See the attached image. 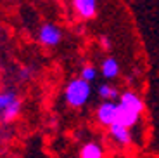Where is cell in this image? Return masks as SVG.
<instances>
[{"mask_svg": "<svg viewBox=\"0 0 159 158\" xmlns=\"http://www.w3.org/2000/svg\"><path fill=\"white\" fill-rule=\"evenodd\" d=\"M139 116L140 115H137L135 111L126 110L125 106H121V104L118 103V116H116V123H119V125L130 129V127H133L137 122H139Z\"/></svg>", "mask_w": 159, "mask_h": 158, "instance_id": "8992f818", "label": "cell"}, {"mask_svg": "<svg viewBox=\"0 0 159 158\" xmlns=\"http://www.w3.org/2000/svg\"><path fill=\"white\" fill-rule=\"evenodd\" d=\"M116 116H118V103H111V101H104L99 108H97V120L100 125L111 127L116 123Z\"/></svg>", "mask_w": 159, "mask_h": 158, "instance_id": "3957f363", "label": "cell"}, {"mask_svg": "<svg viewBox=\"0 0 159 158\" xmlns=\"http://www.w3.org/2000/svg\"><path fill=\"white\" fill-rule=\"evenodd\" d=\"M38 40H40V44L47 45V47H56V45L61 44V40H62V32H61L59 26H56V24H52V23H47L40 28Z\"/></svg>", "mask_w": 159, "mask_h": 158, "instance_id": "7a4b0ae2", "label": "cell"}, {"mask_svg": "<svg viewBox=\"0 0 159 158\" xmlns=\"http://www.w3.org/2000/svg\"><path fill=\"white\" fill-rule=\"evenodd\" d=\"M119 104L125 106L126 110H130V111H135L137 115H142V111H143L142 99H140L135 92H131V91H126V92H123V94L119 96Z\"/></svg>", "mask_w": 159, "mask_h": 158, "instance_id": "5b68a950", "label": "cell"}, {"mask_svg": "<svg viewBox=\"0 0 159 158\" xmlns=\"http://www.w3.org/2000/svg\"><path fill=\"white\" fill-rule=\"evenodd\" d=\"M100 71H102V77H106L107 80L116 78L119 73V64L114 57H106L100 64Z\"/></svg>", "mask_w": 159, "mask_h": 158, "instance_id": "9c48e42d", "label": "cell"}, {"mask_svg": "<svg viewBox=\"0 0 159 158\" xmlns=\"http://www.w3.org/2000/svg\"><path fill=\"white\" fill-rule=\"evenodd\" d=\"M109 134H111V137L114 139L118 144H121V146H126V144L131 142L130 131H128L126 127L119 125V123H112V125L109 127Z\"/></svg>", "mask_w": 159, "mask_h": 158, "instance_id": "52a82bcc", "label": "cell"}, {"mask_svg": "<svg viewBox=\"0 0 159 158\" xmlns=\"http://www.w3.org/2000/svg\"><path fill=\"white\" fill-rule=\"evenodd\" d=\"M100 44H102L104 49H111V40L107 37H100Z\"/></svg>", "mask_w": 159, "mask_h": 158, "instance_id": "5bb4252c", "label": "cell"}, {"mask_svg": "<svg viewBox=\"0 0 159 158\" xmlns=\"http://www.w3.org/2000/svg\"><path fill=\"white\" fill-rule=\"evenodd\" d=\"M17 94L12 91H5V92H0V115L4 113L9 106H11L14 101H17Z\"/></svg>", "mask_w": 159, "mask_h": 158, "instance_id": "7c38bea8", "label": "cell"}, {"mask_svg": "<svg viewBox=\"0 0 159 158\" xmlns=\"http://www.w3.org/2000/svg\"><path fill=\"white\" fill-rule=\"evenodd\" d=\"M80 158H104V150L99 142L88 141L80 150Z\"/></svg>", "mask_w": 159, "mask_h": 158, "instance_id": "ba28073f", "label": "cell"}, {"mask_svg": "<svg viewBox=\"0 0 159 158\" xmlns=\"http://www.w3.org/2000/svg\"><path fill=\"white\" fill-rule=\"evenodd\" d=\"M90 92L92 89L88 82H85L83 78H73L69 80L66 89H64V99L71 108H81L87 104Z\"/></svg>", "mask_w": 159, "mask_h": 158, "instance_id": "6da1fadb", "label": "cell"}, {"mask_svg": "<svg viewBox=\"0 0 159 158\" xmlns=\"http://www.w3.org/2000/svg\"><path fill=\"white\" fill-rule=\"evenodd\" d=\"M95 77H97V70H95V66H92V64L83 66L81 71H80V78H83L85 82H88V83H90L92 80H95Z\"/></svg>", "mask_w": 159, "mask_h": 158, "instance_id": "4fadbf2b", "label": "cell"}, {"mask_svg": "<svg viewBox=\"0 0 159 158\" xmlns=\"http://www.w3.org/2000/svg\"><path fill=\"white\" fill-rule=\"evenodd\" d=\"M73 7L81 19H92L97 14V0H73Z\"/></svg>", "mask_w": 159, "mask_h": 158, "instance_id": "277c9868", "label": "cell"}, {"mask_svg": "<svg viewBox=\"0 0 159 158\" xmlns=\"http://www.w3.org/2000/svg\"><path fill=\"white\" fill-rule=\"evenodd\" d=\"M19 113H21V99H17V101H14V103H12L4 113L0 115V122L2 123H11L12 120L17 118V115Z\"/></svg>", "mask_w": 159, "mask_h": 158, "instance_id": "30bf717a", "label": "cell"}, {"mask_svg": "<svg viewBox=\"0 0 159 158\" xmlns=\"http://www.w3.org/2000/svg\"><path fill=\"white\" fill-rule=\"evenodd\" d=\"M99 96L104 99V101H111V103H114L116 99H119L118 89L112 87V85H109V83H102V85H99Z\"/></svg>", "mask_w": 159, "mask_h": 158, "instance_id": "8fae6325", "label": "cell"}]
</instances>
